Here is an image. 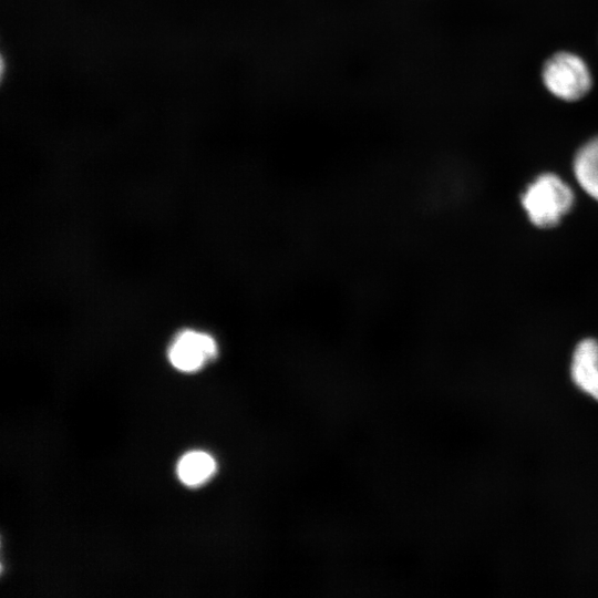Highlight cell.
Returning a JSON list of instances; mask_svg holds the SVG:
<instances>
[{"label": "cell", "instance_id": "4", "mask_svg": "<svg viewBox=\"0 0 598 598\" xmlns=\"http://www.w3.org/2000/svg\"><path fill=\"white\" fill-rule=\"evenodd\" d=\"M570 372L576 385L598 400V342L596 340L585 339L576 346Z\"/></svg>", "mask_w": 598, "mask_h": 598}, {"label": "cell", "instance_id": "3", "mask_svg": "<svg viewBox=\"0 0 598 598\" xmlns=\"http://www.w3.org/2000/svg\"><path fill=\"white\" fill-rule=\"evenodd\" d=\"M218 344L209 333L185 329L179 331L168 347L171 364L183 372H194L213 361Z\"/></svg>", "mask_w": 598, "mask_h": 598}, {"label": "cell", "instance_id": "1", "mask_svg": "<svg viewBox=\"0 0 598 598\" xmlns=\"http://www.w3.org/2000/svg\"><path fill=\"white\" fill-rule=\"evenodd\" d=\"M522 204L535 226L553 227L573 207L574 193L557 175L547 173L527 186Z\"/></svg>", "mask_w": 598, "mask_h": 598}, {"label": "cell", "instance_id": "5", "mask_svg": "<svg viewBox=\"0 0 598 598\" xmlns=\"http://www.w3.org/2000/svg\"><path fill=\"white\" fill-rule=\"evenodd\" d=\"M574 173L581 188L598 200V136L578 150L574 159Z\"/></svg>", "mask_w": 598, "mask_h": 598}, {"label": "cell", "instance_id": "2", "mask_svg": "<svg viewBox=\"0 0 598 598\" xmlns=\"http://www.w3.org/2000/svg\"><path fill=\"white\" fill-rule=\"evenodd\" d=\"M543 80L553 94L567 101L584 96L591 85L587 65L570 53H558L549 59L543 71Z\"/></svg>", "mask_w": 598, "mask_h": 598}, {"label": "cell", "instance_id": "6", "mask_svg": "<svg viewBox=\"0 0 598 598\" xmlns=\"http://www.w3.org/2000/svg\"><path fill=\"white\" fill-rule=\"evenodd\" d=\"M215 458L204 451H192L182 456L177 464V475L187 486H198L207 482L216 472Z\"/></svg>", "mask_w": 598, "mask_h": 598}]
</instances>
